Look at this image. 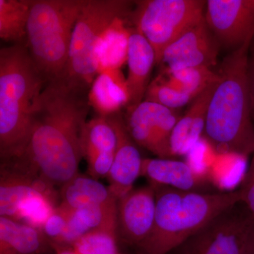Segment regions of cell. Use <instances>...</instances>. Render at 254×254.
I'll return each mask as SVG.
<instances>
[{"label": "cell", "instance_id": "cell-1", "mask_svg": "<svg viewBox=\"0 0 254 254\" xmlns=\"http://www.w3.org/2000/svg\"><path fill=\"white\" fill-rule=\"evenodd\" d=\"M88 92L63 77L47 83L38 100L25 154L42 178L61 187L78 174Z\"/></svg>", "mask_w": 254, "mask_h": 254}, {"label": "cell", "instance_id": "cell-2", "mask_svg": "<svg viewBox=\"0 0 254 254\" xmlns=\"http://www.w3.org/2000/svg\"><path fill=\"white\" fill-rule=\"evenodd\" d=\"M252 42L229 53L220 65V80L209 104L203 132L218 154L248 158L254 151L248 62Z\"/></svg>", "mask_w": 254, "mask_h": 254}, {"label": "cell", "instance_id": "cell-3", "mask_svg": "<svg viewBox=\"0 0 254 254\" xmlns=\"http://www.w3.org/2000/svg\"><path fill=\"white\" fill-rule=\"evenodd\" d=\"M46 82L32 61L27 47L0 50V159L23 155L27 148L33 115Z\"/></svg>", "mask_w": 254, "mask_h": 254}, {"label": "cell", "instance_id": "cell-4", "mask_svg": "<svg viewBox=\"0 0 254 254\" xmlns=\"http://www.w3.org/2000/svg\"><path fill=\"white\" fill-rule=\"evenodd\" d=\"M156 208L149 235L138 254H168L212 219L240 201L239 190L201 193L155 186Z\"/></svg>", "mask_w": 254, "mask_h": 254}, {"label": "cell", "instance_id": "cell-5", "mask_svg": "<svg viewBox=\"0 0 254 254\" xmlns=\"http://www.w3.org/2000/svg\"><path fill=\"white\" fill-rule=\"evenodd\" d=\"M86 0H32L27 47L46 83L63 76L75 24Z\"/></svg>", "mask_w": 254, "mask_h": 254}, {"label": "cell", "instance_id": "cell-6", "mask_svg": "<svg viewBox=\"0 0 254 254\" xmlns=\"http://www.w3.org/2000/svg\"><path fill=\"white\" fill-rule=\"evenodd\" d=\"M134 1L86 0L73 28L67 64L63 77L89 92L98 74L95 50L100 36L116 18L131 14Z\"/></svg>", "mask_w": 254, "mask_h": 254}, {"label": "cell", "instance_id": "cell-7", "mask_svg": "<svg viewBox=\"0 0 254 254\" xmlns=\"http://www.w3.org/2000/svg\"><path fill=\"white\" fill-rule=\"evenodd\" d=\"M205 5L203 0L134 1L130 22L153 47L160 65L165 50L204 17Z\"/></svg>", "mask_w": 254, "mask_h": 254}, {"label": "cell", "instance_id": "cell-8", "mask_svg": "<svg viewBox=\"0 0 254 254\" xmlns=\"http://www.w3.org/2000/svg\"><path fill=\"white\" fill-rule=\"evenodd\" d=\"M254 225V217L242 202H238L168 254H243Z\"/></svg>", "mask_w": 254, "mask_h": 254}, {"label": "cell", "instance_id": "cell-9", "mask_svg": "<svg viewBox=\"0 0 254 254\" xmlns=\"http://www.w3.org/2000/svg\"><path fill=\"white\" fill-rule=\"evenodd\" d=\"M182 115L178 110L143 100L127 108L123 117L127 131L136 145L159 158H172L170 136Z\"/></svg>", "mask_w": 254, "mask_h": 254}, {"label": "cell", "instance_id": "cell-10", "mask_svg": "<svg viewBox=\"0 0 254 254\" xmlns=\"http://www.w3.org/2000/svg\"><path fill=\"white\" fill-rule=\"evenodd\" d=\"M204 18L220 48L230 53L254 38V0H208Z\"/></svg>", "mask_w": 254, "mask_h": 254}, {"label": "cell", "instance_id": "cell-11", "mask_svg": "<svg viewBox=\"0 0 254 254\" xmlns=\"http://www.w3.org/2000/svg\"><path fill=\"white\" fill-rule=\"evenodd\" d=\"M220 49L203 17L165 50L160 65H165V71L190 67L213 68L218 63Z\"/></svg>", "mask_w": 254, "mask_h": 254}, {"label": "cell", "instance_id": "cell-12", "mask_svg": "<svg viewBox=\"0 0 254 254\" xmlns=\"http://www.w3.org/2000/svg\"><path fill=\"white\" fill-rule=\"evenodd\" d=\"M156 208V196L153 185L132 189L118 200L117 237L136 248L149 235Z\"/></svg>", "mask_w": 254, "mask_h": 254}, {"label": "cell", "instance_id": "cell-13", "mask_svg": "<svg viewBox=\"0 0 254 254\" xmlns=\"http://www.w3.org/2000/svg\"><path fill=\"white\" fill-rule=\"evenodd\" d=\"M116 132L118 143L111 170L108 178L109 190L117 200L133 189L141 176L142 161L139 150L127 131L121 113L107 118Z\"/></svg>", "mask_w": 254, "mask_h": 254}, {"label": "cell", "instance_id": "cell-14", "mask_svg": "<svg viewBox=\"0 0 254 254\" xmlns=\"http://www.w3.org/2000/svg\"><path fill=\"white\" fill-rule=\"evenodd\" d=\"M117 143L116 132L108 118L95 115L86 122L81 133V148L90 176L95 180L108 177Z\"/></svg>", "mask_w": 254, "mask_h": 254}, {"label": "cell", "instance_id": "cell-15", "mask_svg": "<svg viewBox=\"0 0 254 254\" xmlns=\"http://www.w3.org/2000/svg\"><path fill=\"white\" fill-rule=\"evenodd\" d=\"M141 176L148 178L150 185L187 191L208 193L205 190L213 185V178L208 173L171 158H143Z\"/></svg>", "mask_w": 254, "mask_h": 254}, {"label": "cell", "instance_id": "cell-16", "mask_svg": "<svg viewBox=\"0 0 254 254\" xmlns=\"http://www.w3.org/2000/svg\"><path fill=\"white\" fill-rule=\"evenodd\" d=\"M128 76L127 78L128 104L133 108L143 101L150 81L153 66L157 64L153 47L138 30L132 26L128 40Z\"/></svg>", "mask_w": 254, "mask_h": 254}, {"label": "cell", "instance_id": "cell-17", "mask_svg": "<svg viewBox=\"0 0 254 254\" xmlns=\"http://www.w3.org/2000/svg\"><path fill=\"white\" fill-rule=\"evenodd\" d=\"M220 80L207 87L193 100L175 125L170 141L172 157L188 154L200 141L205 130L209 104Z\"/></svg>", "mask_w": 254, "mask_h": 254}, {"label": "cell", "instance_id": "cell-18", "mask_svg": "<svg viewBox=\"0 0 254 254\" xmlns=\"http://www.w3.org/2000/svg\"><path fill=\"white\" fill-rule=\"evenodd\" d=\"M90 107L98 116L121 113L128 104L127 78L121 69H110L97 75L88 94Z\"/></svg>", "mask_w": 254, "mask_h": 254}, {"label": "cell", "instance_id": "cell-19", "mask_svg": "<svg viewBox=\"0 0 254 254\" xmlns=\"http://www.w3.org/2000/svg\"><path fill=\"white\" fill-rule=\"evenodd\" d=\"M52 247L39 229L0 217V254H43Z\"/></svg>", "mask_w": 254, "mask_h": 254}, {"label": "cell", "instance_id": "cell-20", "mask_svg": "<svg viewBox=\"0 0 254 254\" xmlns=\"http://www.w3.org/2000/svg\"><path fill=\"white\" fill-rule=\"evenodd\" d=\"M129 16L116 18L100 36L95 50L98 73L107 70L121 69L127 63L132 28Z\"/></svg>", "mask_w": 254, "mask_h": 254}, {"label": "cell", "instance_id": "cell-21", "mask_svg": "<svg viewBox=\"0 0 254 254\" xmlns=\"http://www.w3.org/2000/svg\"><path fill=\"white\" fill-rule=\"evenodd\" d=\"M60 204L76 210L92 205H112L118 203L108 187L91 176L77 174L61 187Z\"/></svg>", "mask_w": 254, "mask_h": 254}, {"label": "cell", "instance_id": "cell-22", "mask_svg": "<svg viewBox=\"0 0 254 254\" xmlns=\"http://www.w3.org/2000/svg\"><path fill=\"white\" fill-rule=\"evenodd\" d=\"M32 0H0V38L14 45H27Z\"/></svg>", "mask_w": 254, "mask_h": 254}, {"label": "cell", "instance_id": "cell-23", "mask_svg": "<svg viewBox=\"0 0 254 254\" xmlns=\"http://www.w3.org/2000/svg\"><path fill=\"white\" fill-rule=\"evenodd\" d=\"M164 83L169 86L196 98L207 87L220 79V73L213 68L190 67L173 71H165L161 75Z\"/></svg>", "mask_w": 254, "mask_h": 254}, {"label": "cell", "instance_id": "cell-24", "mask_svg": "<svg viewBox=\"0 0 254 254\" xmlns=\"http://www.w3.org/2000/svg\"><path fill=\"white\" fill-rule=\"evenodd\" d=\"M117 207L112 205H92L74 210L88 232L106 230L117 234Z\"/></svg>", "mask_w": 254, "mask_h": 254}, {"label": "cell", "instance_id": "cell-25", "mask_svg": "<svg viewBox=\"0 0 254 254\" xmlns=\"http://www.w3.org/2000/svg\"><path fill=\"white\" fill-rule=\"evenodd\" d=\"M193 99L191 95L169 86L158 76L150 81L143 100L163 105L169 109L178 110L193 101Z\"/></svg>", "mask_w": 254, "mask_h": 254}, {"label": "cell", "instance_id": "cell-26", "mask_svg": "<svg viewBox=\"0 0 254 254\" xmlns=\"http://www.w3.org/2000/svg\"><path fill=\"white\" fill-rule=\"evenodd\" d=\"M116 232L95 230L81 237L73 247L76 254H120Z\"/></svg>", "mask_w": 254, "mask_h": 254}, {"label": "cell", "instance_id": "cell-27", "mask_svg": "<svg viewBox=\"0 0 254 254\" xmlns=\"http://www.w3.org/2000/svg\"><path fill=\"white\" fill-rule=\"evenodd\" d=\"M56 207L43 195L33 197L21 203L14 220L41 230Z\"/></svg>", "mask_w": 254, "mask_h": 254}, {"label": "cell", "instance_id": "cell-28", "mask_svg": "<svg viewBox=\"0 0 254 254\" xmlns=\"http://www.w3.org/2000/svg\"><path fill=\"white\" fill-rule=\"evenodd\" d=\"M69 208L60 204L45 222L41 230L51 245H56L63 237L67 225Z\"/></svg>", "mask_w": 254, "mask_h": 254}, {"label": "cell", "instance_id": "cell-29", "mask_svg": "<svg viewBox=\"0 0 254 254\" xmlns=\"http://www.w3.org/2000/svg\"><path fill=\"white\" fill-rule=\"evenodd\" d=\"M238 190L240 201L246 205L254 218V151Z\"/></svg>", "mask_w": 254, "mask_h": 254}, {"label": "cell", "instance_id": "cell-30", "mask_svg": "<svg viewBox=\"0 0 254 254\" xmlns=\"http://www.w3.org/2000/svg\"><path fill=\"white\" fill-rule=\"evenodd\" d=\"M248 79L250 86L251 109L252 119L254 120V53H250L248 62Z\"/></svg>", "mask_w": 254, "mask_h": 254}, {"label": "cell", "instance_id": "cell-31", "mask_svg": "<svg viewBox=\"0 0 254 254\" xmlns=\"http://www.w3.org/2000/svg\"><path fill=\"white\" fill-rule=\"evenodd\" d=\"M243 254H254V225L246 242Z\"/></svg>", "mask_w": 254, "mask_h": 254}, {"label": "cell", "instance_id": "cell-32", "mask_svg": "<svg viewBox=\"0 0 254 254\" xmlns=\"http://www.w3.org/2000/svg\"><path fill=\"white\" fill-rule=\"evenodd\" d=\"M250 53H254V38L253 42H252V46H251Z\"/></svg>", "mask_w": 254, "mask_h": 254}]
</instances>
